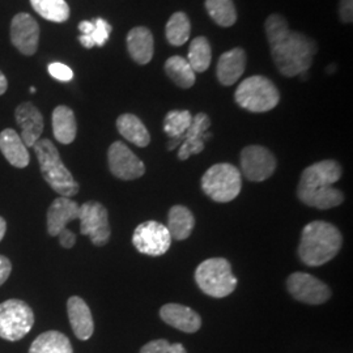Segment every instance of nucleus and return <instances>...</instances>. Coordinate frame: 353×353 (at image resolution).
I'll use <instances>...</instances> for the list:
<instances>
[{"label":"nucleus","mask_w":353,"mask_h":353,"mask_svg":"<svg viewBox=\"0 0 353 353\" xmlns=\"http://www.w3.org/2000/svg\"><path fill=\"white\" fill-rule=\"evenodd\" d=\"M265 29L272 59L283 75H301L312 67L318 50L314 39L290 30L285 17L278 13L268 16Z\"/></svg>","instance_id":"f257e3e1"},{"label":"nucleus","mask_w":353,"mask_h":353,"mask_svg":"<svg viewBox=\"0 0 353 353\" xmlns=\"http://www.w3.org/2000/svg\"><path fill=\"white\" fill-rule=\"evenodd\" d=\"M341 176V166L334 160H323L306 168L300 178L297 195L300 201L318 210L341 205L344 195L332 185Z\"/></svg>","instance_id":"f03ea898"},{"label":"nucleus","mask_w":353,"mask_h":353,"mask_svg":"<svg viewBox=\"0 0 353 353\" xmlns=\"http://www.w3.org/2000/svg\"><path fill=\"white\" fill-rule=\"evenodd\" d=\"M343 243L341 230L326 221H312L303 228L299 255L310 267L325 265L334 259Z\"/></svg>","instance_id":"7ed1b4c3"},{"label":"nucleus","mask_w":353,"mask_h":353,"mask_svg":"<svg viewBox=\"0 0 353 353\" xmlns=\"http://www.w3.org/2000/svg\"><path fill=\"white\" fill-rule=\"evenodd\" d=\"M39 170L43 179L61 196L72 198L79 192V183L63 164L57 147L49 139H39L34 144Z\"/></svg>","instance_id":"20e7f679"},{"label":"nucleus","mask_w":353,"mask_h":353,"mask_svg":"<svg viewBox=\"0 0 353 353\" xmlns=\"http://www.w3.org/2000/svg\"><path fill=\"white\" fill-rule=\"evenodd\" d=\"M234 99L241 108L252 113H265L278 106L280 93L270 79L255 75L241 83L236 89Z\"/></svg>","instance_id":"39448f33"},{"label":"nucleus","mask_w":353,"mask_h":353,"mask_svg":"<svg viewBox=\"0 0 353 353\" xmlns=\"http://www.w3.org/2000/svg\"><path fill=\"white\" fill-rule=\"evenodd\" d=\"M195 281L205 294L214 299L227 297L237 287V279L224 258H211L202 262L195 271Z\"/></svg>","instance_id":"423d86ee"},{"label":"nucleus","mask_w":353,"mask_h":353,"mask_svg":"<svg viewBox=\"0 0 353 353\" xmlns=\"http://www.w3.org/2000/svg\"><path fill=\"white\" fill-rule=\"evenodd\" d=\"M241 188V172L233 165H214L202 176L203 191L214 202H232L239 196Z\"/></svg>","instance_id":"0eeeda50"},{"label":"nucleus","mask_w":353,"mask_h":353,"mask_svg":"<svg viewBox=\"0 0 353 353\" xmlns=\"http://www.w3.org/2000/svg\"><path fill=\"white\" fill-rule=\"evenodd\" d=\"M34 325V314L28 303L11 299L0 303V338L6 341L23 339Z\"/></svg>","instance_id":"6e6552de"},{"label":"nucleus","mask_w":353,"mask_h":353,"mask_svg":"<svg viewBox=\"0 0 353 353\" xmlns=\"http://www.w3.org/2000/svg\"><path fill=\"white\" fill-rule=\"evenodd\" d=\"M79 220L80 233L88 236L93 245L105 246L109 242L112 234L109 214L101 203L90 201L80 205Z\"/></svg>","instance_id":"1a4fd4ad"},{"label":"nucleus","mask_w":353,"mask_h":353,"mask_svg":"<svg viewBox=\"0 0 353 353\" xmlns=\"http://www.w3.org/2000/svg\"><path fill=\"white\" fill-rule=\"evenodd\" d=\"M132 243L141 254L160 256L170 249L172 236L168 228L151 220L137 227L132 234Z\"/></svg>","instance_id":"9d476101"},{"label":"nucleus","mask_w":353,"mask_h":353,"mask_svg":"<svg viewBox=\"0 0 353 353\" xmlns=\"http://www.w3.org/2000/svg\"><path fill=\"white\" fill-rule=\"evenodd\" d=\"M211 126V119L204 113L196 114L192 118L189 130L178 139H170L168 143V150H178V159L185 161L190 156L198 154L204 150V141L211 138L207 130Z\"/></svg>","instance_id":"9b49d317"},{"label":"nucleus","mask_w":353,"mask_h":353,"mask_svg":"<svg viewBox=\"0 0 353 353\" xmlns=\"http://www.w3.org/2000/svg\"><path fill=\"white\" fill-rule=\"evenodd\" d=\"M241 169L249 181L262 182L274 174L276 159L265 147L249 145L241 152Z\"/></svg>","instance_id":"f8f14e48"},{"label":"nucleus","mask_w":353,"mask_h":353,"mask_svg":"<svg viewBox=\"0 0 353 353\" xmlns=\"http://www.w3.org/2000/svg\"><path fill=\"white\" fill-rule=\"evenodd\" d=\"M108 163L112 174L123 181H132L144 176L145 165L122 141H115L108 151Z\"/></svg>","instance_id":"ddd939ff"},{"label":"nucleus","mask_w":353,"mask_h":353,"mask_svg":"<svg viewBox=\"0 0 353 353\" xmlns=\"http://www.w3.org/2000/svg\"><path fill=\"white\" fill-rule=\"evenodd\" d=\"M287 288L293 299L309 305H321L331 297L327 284L305 272L292 274L287 280Z\"/></svg>","instance_id":"4468645a"},{"label":"nucleus","mask_w":353,"mask_h":353,"mask_svg":"<svg viewBox=\"0 0 353 353\" xmlns=\"http://www.w3.org/2000/svg\"><path fill=\"white\" fill-rule=\"evenodd\" d=\"M11 42L24 55H34L39 42V26L29 13H19L11 23Z\"/></svg>","instance_id":"2eb2a0df"},{"label":"nucleus","mask_w":353,"mask_h":353,"mask_svg":"<svg viewBox=\"0 0 353 353\" xmlns=\"http://www.w3.org/2000/svg\"><path fill=\"white\" fill-rule=\"evenodd\" d=\"M14 118L21 128V140L26 148L34 147L43 132V117L32 102H23L16 108Z\"/></svg>","instance_id":"dca6fc26"},{"label":"nucleus","mask_w":353,"mask_h":353,"mask_svg":"<svg viewBox=\"0 0 353 353\" xmlns=\"http://www.w3.org/2000/svg\"><path fill=\"white\" fill-rule=\"evenodd\" d=\"M79 211L80 205L71 198L54 199L48 210V232L51 237H58L68 223L79 219Z\"/></svg>","instance_id":"f3484780"},{"label":"nucleus","mask_w":353,"mask_h":353,"mask_svg":"<svg viewBox=\"0 0 353 353\" xmlns=\"http://www.w3.org/2000/svg\"><path fill=\"white\" fill-rule=\"evenodd\" d=\"M160 316L169 326L188 334L196 332L202 326V319L199 314L188 306L179 303L164 305L160 310Z\"/></svg>","instance_id":"a211bd4d"},{"label":"nucleus","mask_w":353,"mask_h":353,"mask_svg":"<svg viewBox=\"0 0 353 353\" xmlns=\"http://www.w3.org/2000/svg\"><path fill=\"white\" fill-rule=\"evenodd\" d=\"M67 313L76 338L80 341H88L93 335L94 323L87 303L79 296L70 297L67 301Z\"/></svg>","instance_id":"6ab92c4d"},{"label":"nucleus","mask_w":353,"mask_h":353,"mask_svg":"<svg viewBox=\"0 0 353 353\" xmlns=\"http://www.w3.org/2000/svg\"><path fill=\"white\" fill-rule=\"evenodd\" d=\"M246 68V52L241 48H236L224 52L217 62V79L219 81L229 87L240 80Z\"/></svg>","instance_id":"aec40b11"},{"label":"nucleus","mask_w":353,"mask_h":353,"mask_svg":"<svg viewBox=\"0 0 353 353\" xmlns=\"http://www.w3.org/2000/svg\"><path fill=\"white\" fill-rule=\"evenodd\" d=\"M0 151L10 164L24 169L30 161V156L24 141L13 128H6L0 132Z\"/></svg>","instance_id":"412c9836"},{"label":"nucleus","mask_w":353,"mask_h":353,"mask_svg":"<svg viewBox=\"0 0 353 353\" xmlns=\"http://www.w3.org/2000/svg\"><path fill=\"white\" fill-rule=\"evenodd\" d=\"M127 49L134 62L138 64L150 63L154 50L151 30L144 26L131 29L127 36Z\"/></svg>","instance_id":"4be33fe9"},{"label":"nucleus","mask_w":353,"mask_h":353,"mask_svg":"<svg viewBox=\"0 0 353 353\" xmlns=\"http://www.w3.org/2000/svg\"><path fill=\"white\" fill-rule=\"evenodd\" d=\"M52 132L61 144H71L77 134L75 113L68 106H57L51 117Z\"/></svg>","instance_id":"5701e85b"},{"label":"nucleus","mask_w":353,"mask_h":353,"mask_svg":"<svg viewBox=\"0 0 353 353\" xmlns=\"http://www.w3.org/2000/svg\"><path fill=\"white\" fill-rule=\"evenodd\" d=\"M117 128L125 139L138 147L144 148L151 143V135L147 127L134 114H122L117 119Z\"/></svg>","instance_id":"b1692460"},{"label":"nucleus","mask_w":353,"mask_h":353,"mask_svg":"<svg viewBox=\"0 0 353 353\" xmlns=\"http://www.w3.org/2000/svg\"><path fill=\"white\" fill-rule=\"evenodd\" d=\"M195 225L194 216L189 208L183 205H174L170 208L168 216V230L172 239L183 241L189 239Z\"/></svg>","instance_id":"393cba45"},{"label":"nucleus","mask_w":353,"mask_h":353,"mask_svg":"<svg viewBox=\"0 0 353 353\" xmlns=\"http://www.w3.org/2000/svg\"><path fill=\"white\" fill-rule=\"evenodd\" d=\"M29 353H74L70 339L59 331H46L32 343Z\"/></svg>","instance_id":"a878e982"},{"label":"nucleus","mask_w":353,"mask_h":353,"mask_svg":"<svg viewBox=\"0 0 353 353\" xmlns=\"http://www.w3.org/2000/svg\"><path fill=\"white\" fill-rule=\"evenodd\" d=\"M165 72L181 88H191L195 84V72L182 57L174 55L169 58L165 63Z\"/></svg>","instance_id":"bb28decb"},{"label":"nucleus","mask_w":353,"mask_h":353,"mask_svg":"<svg viewBox=\"0 0 353 353\" xmlns=\"http://www.w3.org/2000/svg\"><path fill=\"white\" fill-rule=\"evenodd\" d=\"M212 50L208 39L205 37L194 38L190 43L189 62L194 72H205L211 64Z\"/></svg>","instance_id":"cd10ccee"},{"label":"nucleus","mask_w":353,"mask_h":353,"mask_svg":"<svg viewBox=\"0 0 353 353\" xmlns=\"http://www.w3.org/2000/svg\"><path fill=\"white\" fill-rule=\"evenodd\" d=\"M30 4L48 21L64 23L70 17V7L65 0H30Z\"/></svg>","instance_id":"c85d7f7f"},{"label":"nucleus","mask_w":353,"mask_h":353,"mask_svg":"<svg viewBox=\"0 0 353 353\" xmlns=\"http://www.w3.org/2000/svg\"><path fill=\"white\" fill-rule=\"evenodd\" d=\"M205 10L217 26H234L237 12L233 0H205Z\"/></svg>","instance_id":"c756f323"},{"label":"nucleus","mask_w":353,"mask_h":353,"mask_svg":"<svg viewBox=\"0 0 353 353\" xmlns=\"http://www.w3.org/2000/svg\"><path fill=\"white\" fill-rule=\"evenodd\" d=\"M190 33L191 24L188 14L183 12L173 13L166 24L168 42L173 46H182L189 41Z\"/></svg>","instance_id":"7c9ffc66"},{"label":"nucleus","mask_w":353,"mask_h":353,"mask_svg":"<svg viewBox=\"0 0 353 353\" xmlns=\"http://www.w3.org/2000/svg\"><path fill=\"white\" fill-rule=\"evenodd\" d=\"M192 115L189 110H173L166 114L164 119L165 134L170 139L181 138L191 126Z\"/></svg>","instance_id":"2f4dec72"},{"label":"nucleus","mask_w":353,"mask_h":353,"mask_svg":"<svg viewBox=\"0 0 353 353\" xmlns=\"http://www.w3.org/2000/svg\"><path fill=\"white\" fill-rule=\"evenodd\" d=\"M93 24H94V26H93V29L89 34H87V36L81 34L79 37L80 43L87 49H92L93 46H100V48L103 46L106 43V41L109 39L112 30H113L112 26L106 20L100 19V17L96 19L93 21Z\"/></svg>","instance_id":"473e14b6"},{"label":"nucleus","mask_w":353,"mask_h":353,"mask_svg":"<svg viewBox=\"0 0 353 353\" xmlns=\"http://www.w3.org/2000/svg\"><path fill=\"white\" fill-rule=\"evenodd\" d=\"M140 353H188V351L179 343H169L165 339H159L147 343Z\"/></svg>","instance_id":"72a5a7b5"},{"label":"nucleus","mask_w":353,"mask_h":353,"mask_svg":"<svg viewBox=\"0 0 353 353\" xmlns=\"http://www.w3.org/2000/svg\"><path fill=\"white\" fill-rule=\"evenodd\" d=\"M49 74L59 81H71L74 79L72 70L68 65L59 62L49 64Z\"/></svg>","instance_id":"f704fd0d"},{"label":"nucleus","mask_w":353,"mask_h":353,"mask_svg":"<svg viewBox=\"0 0 353 353\" xmlns=\"http://www.w3.org/2000/svg\"><path fill=\"white\" fill-rule=\"evenodd\" d=\"M353 0H341L339 4V16L341 21L345 24H351L353 19Z\"/></svg>","instance_id":"c9c22d12"},{"label":"nucleus","mask_w":353,"mask_h":353,"mask_svg":"<svg viewBox=\"0 0 353 353\" xmlns=\"http://www.w3.org/2000/svg\"><path fill=\"white\" fill-rule=\"evenodd\" d=\"M58 237H59L61 246L64 248V249H71V248L75 246L76 234L74 232H71L70 229L64 228L63 230L58 234Z\"/></svg>","instance_id":"e433bc0d"},{"label":"nucleus","mask_w":353,"mask_h":353,"mask_svg":"<svg viewBox=\"0 0 353 353\" xmlns=\"http://www.w3.org/2000/svg\"><path fill=\"white\" fill-rule=\"evenodd\" d=\"M11 272H12L11 261L7 256L0 255V287L7 281V279L10 278Z\"/></svg>","instance_id":"4c0bfd02"},{"label":"nucleus","mask_w":353,"mask_h":353,"mask_svg":"<svg viewBox=\"0 0 353 353\" xmlns=\"http://www.w3.org/2000/svg\"><path fill=\"white\" fill-rule=\"evenodd\" d=\"M8 88V81L4 74L0 71V96L6 93V90Z\"/></svg>","instance_id":"58836bf2"},{"label":"nucleus","mask_w":353,"mask_h":353,"mask_svg":"<svg viewBox=\"0 0 353 353\" xmlns=\"http://www.w3.org/2000/svg\"><path fill=\"white\" fill-rule=\"evenodd\" d=\"M6 232H7V221L0 216V241L4 239Z\"/></svg>","instance_id":"ea45409f"},{"label":"nucleus","mask_w":353,"mask_h":353,"mask_svg":"<svg viewBox=\"0 0 353 353\" xmlns=\"http://www.w3.org/2000/svg\"><path fill=\"white\" fill-rule=\"evenodd\" d=\"M29 90H30V92H32V93H34V92H36V88H30V89H29Z\"/></svg>","instance_id":"a19ab883"}]
</instances>
